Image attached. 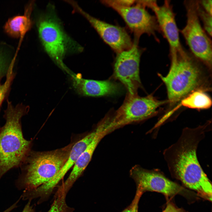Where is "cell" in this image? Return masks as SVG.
Wrapping results in <instances>:
<instances>
[{
    "label": "cell",
    "instance_id": "cell-1",
    "mask_svg": "<svg viewBox=\"0 0 212 212\" xmlns=\"http://www.w3.org/2000/svg\"><path fill=\"white\" fill-rule=\"evenodd\" d=\"M210 122L194 128L186 127L177 141L163 152L172 176L199 197L211 201L212 184L197 156L199 143L210 130Z\"/></svg>",
    "mask_w": 212,
    "mask_h": 212
},
{
    "label": "cell",
    "instance_id": "cell-2",
    "mask_svg": "<svg viewBox=\"0 0 212 212\" xmlns=\"http://www.w3.org/2000/svg\"><path fill=\"white\" fill-rule=\"evenodd\" d=\"M170 51L169 71L165 76L158 74L166 86L168 103L174 104L196 90H210L201 62L182 46Z\"/></svg>",
    "mask_w": 212,
    "mask_h": 212
},
{
    "label": "cell",
    "instance_id": "cell-3",
    "mask_svg": "<svg viewBox=\"0 0 212 212\" xmlns=\"http://www.w3.org/2000/svg\"><path fill=\"white\" fill-rule=\"evenodd\" d=\"M6 122L0 131V179L10 169L24 162L30 152L31 142L23 136L21 120L28 111L22 104L7 101Z\"/></svg>",
    "mask_w": 212,
    "mask_h": 212
},
{
    "label": "cell",
    "instance_id": "cell-4",
    "mask_svg": "<svg viewBox=\"0 0 212 212\" xmlns=\"http://www.w3.org/2000/svg\"><path fill=\"white\" fill-rule=\"evenodd\" d=\"M74 143L52 150L30 152L17 183L19 189H34L52 179L67 160Z\"/></svg>",
    "mask_w": 212,
    "mask_h": 212
},
{
    "label": "cell",
    "instance_id": "cell-5",
    "mask_svg": "<svg viewBox=\"0 0 212 212\" xmlns=\"http://www.w3.org/2000/svg\"><path fill=\"white\" fill-rule=\"evenodd\" d=\"M184 4L187 20L181 33L191 54L209 69H211L212 42L199 18L197 10L198 1H186Z\"/></svg>",
    "mask_w": 212,
    "mask_h": 212
},
{
    "label": "cell",
    "instance_id": "cell-6",
    "mask_svg": "<svg viewBox=\"0 0 212 212\" xmlns=\"http://www.w3.org/2000/svg\"><path fill=\"white\" fill-rule=\"evenodd\" d=\"M37 24L39 37L45 51L57 66L70 75L72 72L64 64L63 59L70 47L71 40L52 14L47 13L42 16Z\"/></svg>",
    "mask_w": 212,
    "mask_h": 212
},
{
    "label": "cell",
    "instance_id": "cell-7",
    "mask_svg": "<svg viewBox=\"0 0 212 212\" xmlns=\"http://www.w3.org/2000/svg\"><path fill=\"white\" fill-rule=\"evenodd\" d=\"M130 174L136 189L143 194L147 191L157 192L164 195L167 199L180 195L191 203L199 199L196 193L169 180L158 170H147L136 165L131 169Z\"/></svg>",
    "mask_w": 212,
    "mask_h": 212
},
{
    "label": "cell",
    "instance_id": "cell-8",
    "mask_svg": "<svg viewBox=\"0 0 212 212\" xmlns=\"http://www.w3.org/2000/svg\"><path fill=\"white\" fill-rule=\"evenodd\" d=\"M138 41L134 40L130 49L117 54L113 64V75L125 86L127 95L137 94L141 83L139 66L143 49L138 45Z\"/></svg>",
    "mask_w": 212,
    "mask_h": 212
},
{
    "label": "cell",
    "instance_id": "cell-9",
    "mask_svg": "<svg viewBox=\"0 0 212 212\" xmlns=\"http://www.w3.org/2000/svg\"><path fill=\"white\" fill-rule=\"evenodd\" d=\"M167 103H168V100H159L151 95L142 97L138 94L127 95L122 105L114 114L113 118L118 128L155 115L158 108Z\"/></svg>",
    "mask_w": 212,
    "mask_h": 212
},
{
    "label": "cell",
    "instance_id": "cell-10",
    "mask_svg": "<svg viewBox=\"0 0 212 212\" xmlns=\"http://www.w3.org/2000/svg\"><path fill=\"white\" fill-rule=\"evenodd\" d=\"M101 2L115 10L121 16L133 33L134 40L139 41L140 37L145 34L153 36L158 41L156 33L160 32L156 19L146 10L145 7L137 4L132 6H120L111 0H102Z\"/></svg>",
    "mask_w": 212,
    "mask_h": 212
},
{
    "label": "cell",
    "instance_id": "cell-11",
    "mask_svg": "<svg viewBox=\"0 0 212 212\" xmlns=\"http://www.w3.org/2000/svg\"><path fill=\"white\" fill-rule=\"evenodd\" d=\"M67 3L72 6L74 12L81 14L87 20L102 40L116 53L132 47L133 42L124 28L91 16L84 11L74 1L68 0Z\"/></svg>",
    "mask_w": 212,
    "mask_h": 212
},
{
    "label": "cell",
    "instance_id": "cell-12",
    "mask_svg": "<svg viewBox=\"0 0 212 212\" xmlns=\"http://www.w3.org/2000/svg\"><path fill=\"white\" fill-rule=\"evenodd\" d=\"M148 7L154 12L160 32L162 33L170 46V49H176L181 45L179 31L172 5L169 0L164 1L159 6L155 0H150Z\"/></svg>",
    "mask_w": 212,
    "mask_h": 212
},
{
    "label": "cell",
    "instance_id": "cell-13",
    "mask_svg": "<svg viewBox=\"0 0 212 212\" xmlns=\"http://www.w3.org/2000/svg\"><path fill=\"white\" fill-rule=\"evenodd\" d=\"M95 129L96 134L92 140L78 159L67 179L59 186L67 194L83 173L100 141L107 134L113 131L109 121L106 118L99 123Z\"/></svg>",
    "mask_w": 212,
    "mask_h": 212
},
{
    "label": "cell",
    "instance_id": "cell-14",
    "mask_svg": "<svg viewBox=\"0 0 212 212\" xmlns=\"http://www.w3.org/2000/svg\"><path fill=\"white\" fill-rule=\"evenodd\" d=\"M96 132L95 129L74 143L67 160L60 170L49 181L34 190V193L37 197L44 199L49 196L57 184L70 169L74 165L82 153L92 140Z\"/></svg>",
    "mask_w": 212,
    "mask_h": 212
},
{
    "label": "cell",
    "instance_id": "cell-15",
    "mask_svg": "<svg viewBox=\"0 0 212 212\" xmlns=\"http://www.w3.org/2000/svg\"><path fill=\"white\" fill-rule=\"evenodd\" d=\"M71 76L74 90L82 96L99 97L114 95L118 94L121 91L120 85L111 80L85 79L74 73Z\"/></svg>",
    "mask_w": 212,
    "mask_h": 212
},
{
    "label": "cell",
    "instance_id": "cell-16",
    "mask_svg": "<svg viewBox=\"0 0 212 212\" xmlns=\"http://www.w3.org/2000/svg\"><path fill=\"white\" fill-rule=\"evenodd\" d=\"M32 23L28 15L18 16L10 19L4 26L6 32L18 38L23 35L31 28Z\"/></svg>",
    "mask_w": 212,
    "mask_h": 212
},
{
    "label": "cell",
    "instance_id": "cell-17",
    "mask_svg": "<svg viewBox=\"0 0 212 212\" xmlns=\"http://www.w3.org/2000/svg\"><path fill=\"white\" fill-rule=\"evenodd\" d=\"M181 104L183 106L190 108L206 109L211 106L212 101L204 91L197 90L182 99Z\"/></svg>",
    "mask_w": 212,
    "mask_h": 212
},
{
    "label": "cell",
    "instance_id": "cell-18",
    "mask_svg": "<svg viewBox=\"0 0 212 212\" xmlns=\"http://www.w3.org/2000/svg\"><path fill=\"white\" fill-rule=\"evenodd\" d=\"M66 194L58 188L54 200L47 212H73L74 209L68 206L66 203Z\"/></svg>",
    "mask_w": 212,
    "mask_h": 212
},
{
    "label": "cell",
    "instance_id": "cell-19",
    "mask_svg": "<svg viewBox=\"0 0 212 212\" xmlns=\"http://www.w3.org/2000/svg\"><path fill=\"white\" fill-rule=\"evenodd\" d=\"M11 64L9 68L4 82L2 83L0 79V106L9 92L12 82L14 79V73Z\"/></svg>",
    "mask_w": 212,
    "mask_h": 212
},
{
    "label": "cell",
    "instance_id": "cell-20",
    "mask_svg": "<svg viewBox=\"0 0 212 212\" xmlns=\"http://www.w3.org/2000/svg\"><path fill=\"white\" fill-rule=\"evenodd\" d=\"M197 12L200 21L203 24L202 26L207 34L212 36V15L204 10L200 5L198 1Z\"/></svg>",
    "mask_w": 212,
    "mask_h": 212
},
{
    "label": "cell",
    "instance_id": "cell-21",
    "mask_svg": "<svg viewBox=\"0 0 212 212\" xmlns=\"http://www.w3.org/2000/svg\"><path fill=\"white\" fill-rule=\"evenodd\" d=\"M143 194L140 190L136 189L135 195L131 203L120 212H138L139 202Z\"/></svg>",
    "mask_w": 212,
    "mask_h": 212
},
{
    "label": "cell",
    "instance_id": "cell-22",
    "mask_svg": "<svg viewBox=\"0 0 212 212\" xmlns=\"http://www.w3.org/2000/svg\"><path fill=\"white\" fill-rule=\"evenodd\" d=\"M167 200L166 206L162 212H188L182 208L177 207L170 199H167Z\"/></svg>",
    "mask_w": 212,
    "mask_h": 212
},
{
    "label": "cell",
    "instance_id": "cell-23",
    "mask_svg": "<svg viewBox=\"0 0 212 212\" xmlns=\"http://www.w3.org/2000/svg\"><path fill=\"white\" fill-rule=\"evenodd\" d=\"M9 68L5 58L0 54V79L6 75Z\"/></svg>",
    "mask_w": 212,
    "mask_h": 212
},
{
    "label": "cell",
    "instance_id": "cell-24",
    "mask_svg": "<svg viewBox=\"0 0 212 212\" xmlns=\"http://www.w3.org/2000/svg\"><path fill=\"white\" fill-rule=\"evenodd\" d=\"M198 2L202 9L206 12L212 15V1L202 0L198 1Z\"/></svg>",
    "mask_w": 212,
    "mask_h": 212
},
{
    "label": "cell",
    "instance_id": "cell-25",
    "mask_svg": "<svg viewBox=\"0 0 212 212\" xmlns=\"http://www.w3.org/2000/svg\"><path fill=\"white\" fill-rule=\"evenodd\" d=\"M112 2L116 4L122 6H131L135 3V0H111Z\"/></svg>",
    "mask_w": 212,
    "mask_h": 212
},
{
    "label": "cell",
    "instance_id": "cell-26",
    "mask_svg": "<svg viewBox=\"0 0 212 212\" xmlns=\"http://www.w3.org/2000/svg\"><path fill=\"white\" fill-rule=\"evenodd\" d=\"M31 200H29L22 212H35L32 206L31 205Z\"/></svg>",
    "mask_w": 212,
    "mask_h": 212
},
{
    "label": "cell",
    "instance_id": "cell-27",
    "mask_svg": "<svg viewBox=\"0 0 212 212\" xmlns=\"http://www.w3.org/2000/svg\"><path fill=\"white\" fill-rule=\"evenodd\" d=\"M17 203L18 202L17 201L13 205L11 206L9 208H7L3 212H10L13 209L16 207Z\"/></svg>",
    "mask_w": 212,
    "mask_h": 212
}]
</instances>
